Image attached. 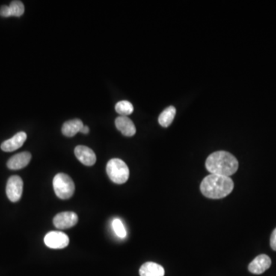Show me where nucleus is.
Masks as SVG:
<instances>
[{"label": "nucleus", "instance_id": "obj_1", "mask_svg": "<svg viewBox=\"0 0 276 276\" xmlns=\"http://www.w3.org/2000/svg\"><path fill=\"white\" fill-rule=\"evenodd\" d=\"M234 188V182L229 176L209 174L200 184L203 196L210 199H221L227 197Z\"/></svg>", "mask_w": 276, "mask_h": 276}, {"label": "nucleus", "instance_id": "obj_5", "mask_svg": "<svg viewBox=\"0 0 276 276\" xmlns=\"http://www.w3.org/2000/svg\"><path fill=\"white\" fill-rule=\"evenodd\" d=\"M7 195L9 200L13 203L19 201L23 192V181L19 176H12L7 184Z\"/></svg>", "mask_w": 276, "mask_h": 276}, {"label": "nucleus", "instance_id": "obj_18", "mask_svg": "<svg viewBox=\"0 0 276 276\" xmlns=\"http://www.w3.org/2000/svg\"><path fill=\"white\" fill-rule=\"evenodd\" d=\"M112 227L114 233L120 239H125L127 236L126 229L121 220L119 219H114L112 222Z\"/></svg>", "mask_w": 276, "mask_h": 276}, {"label": "nucleus", "instance_id": "obj_10", "mask_svg": "<svg viewBox=\"0 0 276 276\" xmlns=\"http://www.w3.org/2000/svg\"><path fill=\"white\" fill-rule=\"evenodd\" d=\"M27 134L23 131L15 134L12 138L1 144V149L5 152H13L20 148L26 141Z\"/></svg>", "mask_w": 276, "mask_h": 276}, {"label": "nucleus", "instance_id": "obj_20", "mask_svg": "<svg viewBox=\"0 0 276 276\" xmlns=\"http://www.w3.org/2000/svg\"><path fill=\"white\" fill-rule=\"evenodd\" d=\"M270 245H271V249L274 251H276V228L271 233V238H270Z\"/></svg>", "mask_w": 276, "mask_h": 276}, {"label": "nucleus", "instance_id": "obj_6", "mask_svg": "<svg viewBox=\"0 0 276 276\" xmlns=\"http://www.w3.org/2000/svg\"><path fill=\"white\" fill-rule=\"evenodd\" d=\"M45 245L49 248L61 250L69 246V238L66 233L60 231H52L44 238Z\"/></svg>", "mask_w": 276, "mask_h": 276}, {"label": "nucleus", "instance_id": "obj_17", "mask_svg": "<svg viewBox=\"0 0 276 276\" xmlns=\"http://www.w3.org/2000/svg\"><path fill=\"white\" fill-rule=\"evenodd\" d=\"M11 16L20 17L25 13V7L21 1H13L9 6Z\"/></svg>", "mask_w": 276, "mask_h": 276}, {"label": "nucleus", "instance_id": "obj_14", "mask_svg": "<svg viewBox=\"0 0 276 276\" xmlns=\"http://www.w3.org/2000/svg\"><path fill=\"white\" fill-rule=\"evenodd\" d=\"M83 126V122L80 119L68 120L63 125L62 132L66 137H72L78 132H81Z\"/></svg>", "mask_w": 276, "mask_h": 276}, {"label": "nucleus", "instance_id": "obj_7", "mask_svg": "<svg viewBox=\"0 0 276 276\" xmlns=\"http://www.w3.org/2000/svg\"><path fill=\"white\" fill-rule=\"evenodd\" d=\"M78 221V217L74 212H63L57 214L53 219V223L57 229H66L73 227Z\"/></svg>", "mask_w": 276, "mask_h": 276}, {"label": "nucleus", "instance_id": "obj_11", "mask_svg": "<svg viewBox=\"0 0 276 276\" xmlns=\"http://www.w3.org/2000/svg\"><path fill=\"white\" fill-rule=\"evenodd\" d=\"M31 159V154L28 152H22L12 157L7 162V167L10 170H20L26 167Z\"/></svg>", "mask_w": 276, "mask_h": 276}, {"label": "nucleus", "instance_id": "obj_2", "mask_svg": "<svg viewBox=\"0 0 276 276\" xmlns=\"http://www.w3.org/2000/svg\"><path fill=\"white\" fill-rule=\"evenodd\" d=\"M206 167L211 174L229 176L237 171L239 162L229 152L217 151L208 157Z\"/></svg>", "mask_w": 276, "mask_h": 276}, {"label": "nucleus", "instance_id": "obj_16", "mask_svg": "<svg viewBox=\"0 0 276 276\" xmlns=\"http://www.w3.org/2000/svg\"><path fill=\"white\" fill-rule=\"evenodd\" d=\"M115 111L120 115L128 117V115L132 114L134 111V107L128 101H120L116 104Z\"/></svg>", "mask_w": 276, "mask_h": 276}, {"label": "nucleus", "instance_id": "obj_12", "mask_svg": "<svg viewBox=\"0 0 276 276\" xmlns=\"http://www.w3.org/2000/svg\"><path fill=\"white\" fill-rule=\"evenodd\" d=\"M116 128L126 137H132L136 134V128L134 124L129 117L120 116L115 120Z\"/></svg>", "mask_w": 276, "mask_h": 276}, {"label": "nucleus", "instance_id": "obj_21", "mask_svg": "<svg viewBox=\"0 0 276 276\" xmlns=\"http://www.w3.org/2000/svg\"><path fill=\"white\" fill-rule=\"evenodd\" d=\"M88 132H89L88 127L86 126V125H84V126H83V128H81V133H82V134H88Z\"/></svg>", "mask_w": 276, "mask_h": 276}, {"label": "nucleus", "instance_id": "obj_15", "mask_svg": "<svg viewBox=\"0 0 276 276\" xmlns=\"http://www.w3.org/2000/svg\"><path fill=\"white\" fill-rule=\"evenodd\" d=\"M175 114H176V108L173 106L168 107L161 113L158 118V122L161 126L167 128L173 122Z\"/></svg>", "mask_w": 276, "mask_h": 276}, {"label": "nucleus", "instance_id": "obj_13", "mask_svg": "<svg viewBox=\"0 0 276 276\" xmlns=\"http://www.w3.org/2000/svg\"><path fill=\"white\" fill-rule=\"evenodd\" d=\"M139 273L141 276H164L165 271L159 264L147 262L141 265Z\"/></svg>", "mask_w": 276, "mask_h": 276}, {"label": "nucleus", "instance_id": "obj_19", "mask_svg": "<svg viewBox=\"0 0 276 276\" xmlns=\"http://www.w3.org/2000/svg\"><path fill=\"white\" fill-rule=\"evenodd\" d=\"M0 16L4 18H8L11 16L9 6H3V7H0Z\"/></svg>", "mask_w": 276, "mask_h": 276}, {"label": "nucleus", "instance_id": "obj_3", "mask_svg": "<svg viewBox=\"0 0 276 276\" xmlns=\"http://www.w3.org/2000/svg\"><path fill=\"white\" fill-rule=\"evenodd\" d=\"M106 171L108 177L114 183L123 184L129 179L130 171L125 161L113 158L107 164Z\"/></svg>", "mask_w": 276, "mask_h": 276}, {"label": "nucleus", "instance_id": "obj_4", "mask_svg": "<svg viewBox=\"0 0 276 276\" xmlns=\"http://www.w3.org/2000/svg\"><path fill=\"white\" fill-rule=\"evenodd\" d=\"M53 188L57 197L61 200L70 199L75 190L72 178L63 173L55 175L53 179Z\"/></svg>", "mask_w": 276, "mask_h": 276}, {"label": "nucleus", "instance_id": "obj_9", "mask_svg": "<svg viewBox=\"0 0 276 276\" xmlns=\"http://www.w3.org/2000/svg\"><path fill=\"white\" fill-rule=\"evenodd\" d=\"M75 155L77 159L84 165L90 167L96 164V154L91 149L86 147V146H77L75 149Z\"/></svg>", "mask_w": 276, "mask_h": 276}, {"label": "nucleus", "instance_id": "obj_8", "mask_svg": "<svg viewBox=\"0 0 276 276\" xmlns=\"http://www.w3.org/2000/svg\"><path fill=\"white\" fill-rule=\"evenodd\" d=\"M271 265V259L267 255H259L249 265V271L255 274H262L270 268Z\"/></svg>", "mask_w": 276, "mask_h": 276}]
</instances>
